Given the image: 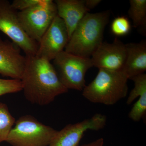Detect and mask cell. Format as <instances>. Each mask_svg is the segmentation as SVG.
<instances>
[{"mask_svg":"<svg viewBox=\"0 0 146 146\" xmlns=\"http://www.w3.org/2000/svg\"><path fill=\"white\" fill-rule=\"evenodd\" d=\"M21 79L25 98L32 104L44 106L68 93L50 61L36 56H27Z\"/></svg>","mask_w":146,"mask_h":146,"instance_id":"obj_1","label":"cell"},{"mask_svg":"<svg viewBox=\"0 0 146 146\" xmlns=\"http://www.w3.org/2000/svg\"><path fill=\"white\" fill-rule=\"evenodd\" d=\"M131 26L130 22L125 16H119L112 21L111 29L112 33L117 36L127 34L130 31Z\"/></svg>","mask_w":146,"mask_h":146,"instance_id":"obj_18","label":"cell"},{"mask_svg":"<svg viewBox=\"0 0 146 146\" xmlns=\"http://www.w3.org/2000/svg\"><path fill=\"white\" fill-rule=\"evenodd\" d=\"M57 16L62 19L68 30L69 39L78 25L90 10L84 0H55Z\"/></svg>","mask_w":146,"mask_h":146,"instance_id":"obj_12","label":"cell"},{"mask_svg":"<svg viewBox=\"0 0 146 146\" xmlns=\"http://www.w3.org/2000/svg\"><path fill=\"white\" fill-rule=\"evenodd\" d=\"M17 15L27 34L38 43L57 16V9L52 0H40L30 8L18 11Z\"/></svg>","mask_w":146,"mask_h":146,"instance_id":"obj_6","label":"cell"},{"mask_svg":"<svg viewBox=\"0 0 146 146\" xmlns=\"http://www.w3.org/2000/svg\"><path fill=\"white\" fill-rule=\"evenodd\" d=\"M128 79L123 70L99 69L95 78L82 90V96L94 103L112 105L127 96Z\"/></svg>","mask_w":146,"mask_h":146,"instance_id":"obj_3","label":"cell"},{"mask_svg":"<svg viewBox=\"0 0 146 146\" xmlns=\"http://www.w3.org/2000/svg\"><path fill=\"white\" fill-rule=\"evenodd\" d=\"M127 58L123 70L129 79L146 71V41L125 44Z\"/></svg>","mask_w":146,"mask_h":146,"instance_id":"obj_13","label":"cell"},{"mask_svg":"<svg viewBox=\"0 0 146 146\" xmlns=\"http://www.w3.org/2000/svg\"><path fill=\"white\" fill-rule=\"evenodd\" d=\"M21 48L12 41L0 37V75L21 80L27 61Z\"/></svg>","mask_w":146,"mask_h":146,"instance_id":"obj_11","label":"cell"},{"mask_svg":"<svg viewBox=\"0 0 146 146\" xmlns=\"http://www.w3.org/2000/svg\"><path fill=\"white\" fill-rule=\"evenodd\" d=\"M146 114V94L141 95L128 114L130 119L134 122L140 121L145 118Z\"/></svg>","mask_w":146,"mask_h":146,"instance_id":"obj_17","label":"cell"},{"mask_svg":"<svg viewBox=\"0 0 146 146\" xmlns=\"http://www.w3.org/2000/svg\"><path fill=\"white\" fill-rule=\"evenodd\" d=\"M69 41L65 23L57 16L38 43L35 56L51 61L64 50Z\"/></svg>","mask_w":146,"mask_h":146,"instance_id":"obj_9","label":"cell"},{"mask_svg":"<svg viewBox=\"0 0 146 146\" xmlns=\"http://www.w3.org/2000/svg\"><path fill=\"white\" fill-rule=\"evenodd\" d=\"M6 142L12 146H48L58 131L31 115L21 116Z\"/></svg>","mask_w":146,"mask_h":146,"instance_id":"obj_4","label":"cell"},{"mask_svg":"<svg viewBox=\"0 0 146 146\" xmlns=\"http://www.w3.org/2000/svg\"><path fill=\"white\" fill-rule=\"evenodd\" d=\"M129 4L128 14L132 20L133 27L139 29L146 34V0H130Z\"/></svg>","mask_w":146,"mask_h":146,"instance_id":"obj_14","label":"cell"},{"mask_svg":"<svg viewBox=\"0 0 146 146\" xmlns=\"http://www.w3.org/2000/svg\"><path fill=\"white\" fill-rule=\"evenodd\" d=\"M134 82V86L131 91L126 104L130 105L134 100L141 95L146 94V74H143L135 76L130 79Z\"/></svg>","mask_w":146,"mask_h":146,"instance_id":"obj_16","label":"cell"},{"mask_svg":"<svg viewBox=\"0 0 146 146\" xmlns=\"http://www.w3.org/2000/svg\"><path fill=\"white\" fill-rule=\"evenodd\" d=\"M22 91L23 85L21 80L0 78V97Z\"/></svg>","mask_w":146,"mask_h":146,"instance_id":"obj_19","label":"cell"},{"mask_svg":"<svg viewBox=\"0 0 146 146\" xmlns=\"http://www.w3.org/2000/svg\"><path fill=\"white\" fill-rule=\"evenodd\" d=\"M16 122L8 106L0 102V143L6 141L10 131Z\"/></svg>","mask_w":146,"mask_h":146,"instance_id":"obj_15","label":"cell"},{"mask_svg":"<svg viewBox=\"0 0 146 146\" xmlns=\"http://www.w3.org/2000/svg\"><path fill=\"white\" fill-rule=\"evenodd\" d=\"M18 11L7 0H0V31L8 36L26 56L36 55L39 44L25 31L18 19Z\"/></svg>","mask_w":146,"mask_h":146,"instance_id":"obj_7","label":"cell"},{"mask_svg":"<svg viewBox=\"0 0 146 146\" xmlns=\"http://www.w3.org/2000/svg\"><path fill=\"white\" fill-rule=\"evenodd\" d=\"M109 11L86 13L74 31L64 51L84 58H91L102 43Z\"/></svg>","mask_w":146,"mask_h":146,"instance_id":"obj_2","label":"cell"},{"mask_svg":"<svg viewBox=\"0 0 146 146\" xmlns=\"http://www.w3.org/2000/svg\"><path fill=\"white\" fill-rule=\"evenodd\" d=\"M84 4L86 8L89 10L95 8L101 2V0H84Z\"/></svg>","mask_w":146,"mask_h":146,"instance_id":"obj_21","label":"cell"},{"mask_svg":"<svg viewBox=\"0 0 146 146\" xmlns=\"http://www.w3.org/2000/svg\"><path fill=\"white\" fill-rule=\"evenodd\" d=\"M104 144V140L103 138H100L89 143L82 145L81 146H103Z\"/></svg>","mask_w":146,"mask_h":146,"instance_id":"obj_22","label":"cell"},{"mask_svg":"<svg viewBox=\"0 0 146 146\" xmlns=\"http://www.w3.org/2000/svg\"><path fill=\"white\" fill-rule=\"evenodd\" d=\"M127 58L125 44L117 38L112 43L103 42L91 56L94 67L111 70H123Z\"/></svg>","mask_w":146,"mask_h":146,"instance_id":"obj_10","label":"cell"},{"mask_svg":"<svg viewBox=\"0 0 146 146\" xmlns=\"http://www.w3.org/2000/svg\"><path fill=\"white\" fill-rule=\"evenodd\" d=\"M60 81L68 90L82 91L86 72L94 67L91 58H84L63 51L53 60Z\"/></svg>","mask_w":146,"mask_h":146,"instance_id":"obj_5","label":"cell"},{"mask_svg":"<svg viewBox=\"0 0 146 146\" xmlns=\"http://www.w3.org/2000/svg\"><path fill=\"white\" fill-rule=\"evenodd\" d=\"M40 1V0H14L11 3V5L16 11H23L35 5Z\"/></svg>","mask_w":146,"mask_h":146,"instance_id":"obj_20","label":"cell"},{"mask_svg":"<svg viewBox=\"0 0 146 146\" xmlns=\"http://www.w3.org/2000/svg\"><path fill=\"white\" fill-rule=\"evenodd\" d=\"M106 122V115L97 113L80 122L68 125L58 131L48 146H78L87 131L101 130Z\"/></svg>","mask_w":146,"mask_h":146,"instance_id":"obj_8","label":"cell"}]
</instances>
